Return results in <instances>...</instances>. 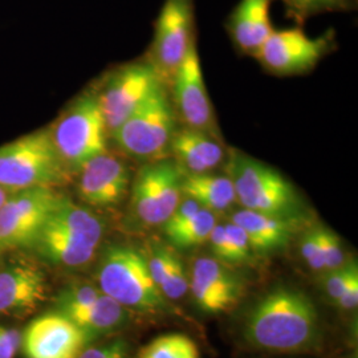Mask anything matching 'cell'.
I'll use <instances>...</instances> for the list:
<instances>
[{
  "label": "cell",
  "mask_w": 358,
  "mask_h": 358,
  "mask_svg": "<svg viewBox=\"0 0 358 358\" xmlns=\"http://www.w3.org/2000/svg\"><path fill=\"white\" fill-rule=\"evenodd\" d=\"M243 334L260 350L309 352L320 343L319 312L306 292L292 287H278L250 309Z\"/></svg>",
  "instance_id": "obj_1"
},
{
  "label": "cell",
  "mask_w": 358,
  "mask_h": 358,
  "mask_svg": "<svg viewBox=\"0 0 358 358\" xmlns=\"http://www.w3.org/2000/svg\"><path fill=\"white\" fill-rule=\"evenodd\" d=\"M103 236L100 217L62 196L29 248L53 266L80 268L94 259Z\"/></svg>",
  "instance_id": "obj_2"
},
{
  "label": "cell",
  "mask_w": 358,
  "mask_h": 358,
  "mask_svg": "<svg viewBox=\"0 0 358 358\" xmlns=\"http://www.w3.org/2000/svg\"><path fill=\"white\" fill-rule=\"evenodd\" d=\"M72 173L56 150L50 128L0 146V185L10 192L63 186Z\"/></svg>",
  "instance_id": "obj_3"
},
{
  "label": "cell",
  "mask_w": 358,
  "mask_h": 358,
  "mask_svg": "<svg viewBox=\"0 0 358 358\" xmlns=\"http://www.w3.org/2000/svg\"><path fill=\"white\" fill-rule=\"evenodd\" d=\"M97 282L103 294L127 309L153 313L169 306L150 275L146 255L128 244H113L103 251Z\"/></svg>",
  "instance_id": "obj_4"
},
{
  "label": "cell",
  "mask_w": 358,
  "mask_h": 358,
  "mask_svg": "<svg viewBox=\"0 0 358 358\" xmlns=\"http://www.w3.org/2000/svg\"><path fill=\"white\" fill-rule=\"evenodd\" d=\"M56 150L73 174L92 158L108 152L105 125L97 90H85L50 128Z\"/></svg>",
  "instance_id": "obj_5"
},
{
  "label": "cell",
  "mask_w": 358,
  "mask_h": 358,
  "mask_svg": "<svg viewBox=\"0 0 358 358\" xmlns=\"http://www.w3.org/2000/svg\"><path fill=\"white\" fill-rule=\"evenodd\" d=\"M227 167L236 202L244 210L282 217H294L299 211L292 183L273 167L238 152L231 154Z\"/></svg>",
  "instance_id": "obj_6"
},
{
  "label": "cell",
  "mask_w": 358,
  "mask_h": 358,
  "mask_svg": "<svg viewBox=\"0 0 358 358\" xmlns=\"http://www.w3.org/2000/svg\"><path fill=\"white\" fill-rule=\"evenodd\" d=\"M176 131V113L165 85L110 134L118 148L141 161L165 158Z\"/></svg>",
  "instance_id": "obj_7"
},
{
  "label": "cell",
  "mask_w": 358,
  "mask_h": 358,
  "mask_svg": "<svg viewBox=\"0 0 358 358\" xmlns=\"http://www.w3.org/2000/svg\"><path fill=\"white\" fill-rule=\"evenodd\" d=\"M183 173L173 158H161L142 167L131 185V210L146 227L164 226L178 207Z\"/></svg>",
  "instance_id": "obj_8"
},
{
  "label": "cell",
  "mask_w": 358,
  "mask_h": 358,
  "mask_svg": "<svg viewBox=\"0 0 358 358\" xmlns=\"http://www.w3.org/2000/svg\"><path fill=\"white\" fill-rule=\"evenodd\" d=\"M164 85L150 62L124 65L110 73L97 90L108 133L112 134Z\"/></svg>",
  "instance_id": "obj_9"
},
{
  "label": "cell",
  "mask_w": 358,
  "mask_h": 358,
  "mask_svg": "<svg viewBox=\"0 0 358 358\" xmlns=\"http://www.w3.org/2000/svg\"><path fill=\"white\" fill-rule=\"evenodd\" d=\"M62 196L47 187L13 192L0 207V252L29 248Z\"/></svg>",
  "instance_id": "obj_10"
},
{
  "label": "cell",
  "mask_w": 358,
  "mask_h": 358,
  "mask_svg": "<svg viewBox=\"0 0 358 358\" xmlns=\"http://www.w3.org/2000/svg\"><path fill=\"white\" fill-rule=\"evenodd\" d=\"M194 40L192 0H165L155 22L150 62L164 84H171Z\"/></svg>",
  "instance_id": "obj_11"
},
{
  "label": "cell",
  "mask_w": 358,
  "mask_h": 358,
  "mask_svg": "<svg viewBox=\"0 0 358 358\" xmlns=\"http://www.w3.org/2000/svg\"><path fill=\"white\" fill-rule=\"evenodd\" d=\"M333 32L309 38L300 28L273 29L256 57L271 72L294 75L312 69L332 48Z\"/></svg>",
  "instance_id": "obj_12"
},
{
  "label": "cell",
  "mask_w": 358,
  "mask_h": 358,
  "mask_svg": "<svg viewBox=\"0 0 358 358\" xmlns=\"http://www.w3.org/2000/svg\"><path fill=\"white\" fill-rule=\"evenodd\" d=\"M171 85L174 92V112L178 113L183 127L205 130L219 137L214 108L206 90L195 40L179 65Z\"/></svg>",
  "instance_id": "obj_13"
},
{
  "label": "cell",
  "mask_w": 358,
  "mask_h": 358,
  "mask_svg": "<svg viewBox=\"0 0 358 358\" xmlns=\"http://www.w3.org/2000/svg\"><path fill=\"white\" fill-rule=\"evenodd\" d=\"M189 291L196 306L207 313L229 312L243 296V282L226 263L202 256L192 263Z\"/></svg>",
  "instance_id": "obj_14"
},
{
  "label": "cell",
  "mask_w": 358,
  "mask_h": 358,
  "mask_svg": "<svg viewBox=\"0 0 358 358\" xmlns=\"http://www.w3.org/2000/svg\"><path fill=\"white\" fill-rule=\"evenodd\" d=\"M87 344L84 333L60 312L35 319L22 334L26 358H77Z\"/></svg>",
  "instance_id": "obj_15"
},
{
  "label": "cell",
  "mask_w": 358,
  "mask_h": 358,
  "mask_svg": "<svg viewBox=\"0 0 358 358\" xmlns=\"http://www.w3.org/2000/svg\"><path fill=\"white\" fill-rule=\"evenodd\" d=\"M77 192L93 207H112L127 196L131 176L122 159L105 152L80 167Z\"/></svg>",
  "instance_id": "obj_16"
},
{
  "label": "cell",
  "mask_w": 358,
  "mask_h": 358,
  "mask_svg": "<svg viewBox=\"0 0 358 358\" xmlns=\"http://www.w3.org/2000/svg\"><path fill=\"white\" fill-rule=\"evenodd\" d=\"M47 294L43 272L29 264L0 269V315L24 317L32 313Z\"/></svg>",
  "instance_id": "obj_17"
},
{
  "label": "cell",
  "mask_w": 358,
  "mask_h": 358,
  "mask_svg": "<svg viewBox=\"0 0 358 358\" xmlns=\"http://www.w3.org/2000/svg\"><path fill=\"white\" fill-rule=\"evenodd\" d=\"M183 174L211 173L227 155L217 136L199 129H176L170 150Z\"/></svg>",
  "instance_id": "obj_18"
},
{
  "label": "cell",
  "mask_w": 358,
  "mask_h": 358,
  "mask_svg": "<svg viewBox=\"0 0 358 358\" xmlns=\"http://www.w3.org/2000/svg\"><path fill=\"white\" fill-rule=\"evenodd\" d=\"M273 0H241L229 17L227 29L235 45L255 56L273 32L271 4Z\"/></svg>",
  "instance_id": "obj_19"
},
{
  "label": "cell",
  "mask_w": 358,
  "mask_h": 358,
  "mask_svg": "<svg viewBox=\"0 0 358 358\" xmlns=\"http://www.w3.org/2000/svg\"><path fill=\"white\" fill-rule=\"evenodd\" d=\"M231 222L245 232L254 252L269 254L284 248L296 231L294 217H275L250 210L232 214Z\"/></svg>",
  "instance_id": "obj_20"
},
{
  "label": "cell",
  "mask_w": 358,
  "mask_h": 358,
  "mask_svg": "<svg viewBox=\"0 0 358 358\" xmlns=\"http://www.w3.org/2000/svg\"><path fill=\"white\" fill-rule=\"evenodd\" d=\"M62 315L66 316L84 333L88 343L100 336L115 332L128 320L127 308L122 307L105 294H101L90 307L71 310Z\"/></svg>",
  "instance_id": "obj_21"
},
{
  "label": "cell",
  "mask_w": 358,
  "mask_h": 358,
  "mask_svg": "<svg viewBox=\"0 0 358 358\" xmlns=\"http://www.w3.org/2000/svg\"><path fill=\"white\" fill-rule=\"evenodd\" d=\"M182 195L194 199L211 213H224L236 202L235 189L229 176L211 173L183 174Z\"/></svg>",
  "instance_id": "obj_22"
},
{
  "label": "cell",
  "mask_w": 358,
  "mask_h": 358,
  "mask_svg": "<svg viewBox=\"0 0 358 358\" xmlns=\"http://www.w3.org/2000/svg\"><path fill=\"white\" fill-rule=\"evenodd\" d=\"M217 224V215L202 207L192 217L174 226H162L169 242L178 248H192L207 243Z\"/></svg>",
  "instance_id": "obj_23"
},
{
  "label": "cell",
  "mask_w": 358,
  "mask_h": 358,
  "mask_svg": "<svg viewBox=\"0 0 358 358\" xmlns=\"http://www.w3.org/2000/svg\"><path fill=\"white\" fill-rule=\"evenodd\" d=\"M137 358H201L199 349L182 333L162 334L143 346Z\"/></svg>",
  "instance_id": "obj_24"
},
{
  "label": "cell",
  "mask_w": 358,
  "mask_h": 358,
  "mask_svg": "<svg viewBox=\"0 0 358 358\" xmlns=\"http://www.w3.org/2000/svg\"><path fill=\"white\" fill-rule=\"evenodd\" d=\"M285 3L288 15L299 22L309 16L332 11H344L352 7L353 0H282Z\"/></svg>",
  "instance_id": "obj_25"
},
{
  "label": "cell",
  "mask_w": 358,
  "mask_h": 358,
  "mask_svg": "<svg viewBox=\"0 0 358 358\" xmlns=\"http://www.w3.org/2000/svg\"><path fill=\"white\" fill-rule=\"evenodd\" d=\"M101 294L103 292L99 287H93L90 284H73L65 288L64 291H62L57 296V312L66 313L71 310L90 307V304H93L101 296Z\"/></svg>",
  "instance_id": "obj_26"
},
{
  "label": "cell",
  "mask_w": 358,
  "mask_h": 358,
  "mask_svg": "<svg viewBox=\"0 0 358 358\" xmlns=\"http://www.w3.org/2000/svg\"><path fill=\"white\" fill-rule=\"evenodd\" d=\"M159 291L166 300H179L189 292V275L178 256L173 255L165 278L159 285Z\"/></svg>",
  "instance_id": "obj_27"
},
{
  "label": "cell",
  "mask_w": 358,
  "mask_h": 358,
  "mask_svg": "<svg viewBox=\"0 0 358 358\" xmlns=\"http://www.w3.org/2000/svg\"><path fill=\"white\" fill-rule=\"evenodd\" d=\"M300 255L316 272H325L324 250H322V226L313 227L307 231L300 242Z\"/></svg>",
  "instance_id": "obj_28"
},
{
  "label": "cell",
  "mask_w": 358,
  "mask_h": 358,
  "mask_svg": "<svg viewBox=\"0 0 358 358\" xmlns=\"http://www.w3.org/2000/svg\"><path fill=\"white\" fill-rule=\"evenodd\" d=\"M322 250H324L325 272L341 268L348 263L345 250L343 247L341 239L336 232L324 226H322Z\"/></svg>",
  "instance_id": "obj_29"
},
{
  "label": "cell",
  "mask_w": 358,
  "mask_h": 358,
  "mask_svg": "<svg viewBox=\"0 0 358 358\" xmlns=\"http://www.w3.org/2000/svg\"><path fill=\"white\" fill-rule=\"evenodd\" d=\"M357 272V264L353 260L348 262L341 268L325 272L327 276L324 279V289H325L327 296L329 297V300L336 303L338 300V297L344 292V289H345L349 280L352 279V276Z\"/></svg>",
  "instance_id": "obj_30"
},
{
  "label": "cell",
  "mask_w": 358,
  "mask_h": 358,
  "mask_svg": "<svg viewBox=\"0 0 358 358\" xmlns=\"http://www.w3.org/2000/svg\"><path fill=\"white\" fill-rule=\"evenodd\" d=\"M224 226L230 242L231 264H241L248 262L252 257L254 251L245 232L232 222Z\"/></svg>",
  "instance_id": "obj_31"
},
{
  "label": "cell",
  "mask_w": 358,
  "mask_h": 358,
  "mask_svg": "<svg viewBox=\"0 0 358 358\" xmlns=\"http://www.w3.org/2000/svg\"><path fill=\"white\" fill-rule=\"evenodd\" d=\"M77 358H129V346L124 340L84 349Z\"/></svg>",
  "instance_id": "obj_32"
},
{
  "label": "cell",
  "mask_w": 358,
  "mask_h": 358,
  "mask_svg": "<svg viewBox=\"0 0 358 358\" xmlns=\"http://www.w3.org/2000/svg\"><path fill=\"white\" fill-rule=\"evenodd\" d=\"M22 348V333L0 325V358H15Z\"/></svg>",
  "instance_id": "obj_33"
},
{
  "label": "cell",
  "mask_w": 358,
  "mask_h": 358,
  "mask_svg": "<svg viewBox=\"0 0 358 358\" xmlns=\"http://www.w3.org/2000/svg\"><path fill=\"white\" fill-rule=\"evenodd\" d=\"M337 307L343 310H353L358 306V272L352 276L348 282L344 292L334 303Z\"/></svg>",
  "instance_id": "obj_34"
},
{
  "label": "cell",
  "mask_w": 358,
  "mask_h": 358,
  "mask_svg": "<svg viewBox=\"0 0 358 358\" xmlns=\"http://www.w3.org/2000/svg\"><path fill=\"white\" fill-rule=\"evenodd\" d=\"M11 194H13V192L7 190L6 187H3V186L0 185V207L6 203V201L10 198Z\"/></svg>",
  "instance_id": "obj_35"
},
{
  "label": "cell",
  "mask_w": 358,
  "mask_h": 358,
  "mask_svg": "<svg viewBox=\"0 0 358 358\" xmlns=\"http://www.w3.org/2000/svg\"><path fill=\"white\" fill-rule=\"evenodd\" d=\"M0 254H1V252H0Z\"/></svg>",
  "instance_id": "obj_36"
}]
</instances>
